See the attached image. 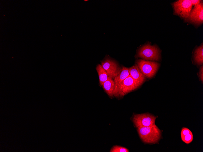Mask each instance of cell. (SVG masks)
I'll use <instances>...</instances> for the list:
<instances>
[{"label":"cell","mask_w":203,"mask_h":152,"mask_svg":"<svg viewBox=\"0 0 203 152\" xmlns=\"http://www.w3.org/2000/svg\"><path fill=\"white\" fill-rule=\"evenodd\" d=\"M137 131L142 141L146 143H157L161 136L160 130L155 124L149 127H138Z\"/></svg>","instance_id":"cell-1"},{"label":"cell","mask_w":203,"mask_h":152,"mask_svg":"<svg viewBox=\"0 0 203 152\" xmlns=\"http://www.w3.org/2000/svg\"><path fill=\"white\" fill-rule=\"evenodd\" d=\"M160 53V49L156 45L147 43L139 48L137 56L146 61H159L161 57Z\"/></svg>","instance_id":"cell-2"},{"label":"cell","mask_w":203,"mask_h":152,"mask_svg":"<svg viewBox=\"0 0 203 152\" xmlns=\"http://www.w3.org/2000/svg\"><path fill=\"white\" fill-rule=\"evenodd\" d=\"M136 63L144 75L149 78L155 75L160 66L158 62L140 59L137 60Z\"/></svg>","instance_id":"cell-3"},{"label":"cell","mask_w":203,"mask_h":152,"mask_svg":"<svg viewBox=\"0 0 203 152\" xmlns=\"http://www.w3.org/2000/svg\"><path fill=\"white\" fill-rule=\"evenodd\" d=\"M173 6L175 14L186 19L190 15L192 5L190 0H179L174 2Z\"/></svg>","instance_id":"cell-4"},{"label":"cell","mask_w":203,"mask_h":152,"mask_svg":"<svg viewBox=\"0 0 203 152\" xmlns=\"http://www.w3.org/2000/svg\"><path fill=\"white\" fill-rule=\"evenodd\" d=\"M101 65L107 73L109 77L113 79L122 71V68L115 60L107 57L101 62Z\"/></svg>","instance_id":"cell-5"},{"label":"cell","mask_w":203,"mask_h":152,"mask_svg":"<svg viewBox=\"0 0 203 152\" xmlns=\"http://www.w3.org/2000/svg\"><path fill=\"white\" fill-rule=\"evenodd\" d=\"M156 118V117L149 113L137 114L134 116L133 121L137 128L149 127L155 124Z\"/></svg>","instance_id":"cell-6"},{"label":"cell","mask_w":203,"mask_h":152,"mask_svg":"<svg viewBox=\"0 0 203 152\" xmlns=\"http://www.w3.org/2000/svg\"><path fill=\"white\" fill-rule=\"evenodd\" d=\"M140 85L129 75L123 80L119 88L118 97L125 95L138 88Z\"/></svg>","instance_id":"cell-7"},{"label":"cell","mask_w":203,"mask_h":152,"mask_svg":"<svg viewBox=\"0 0 203 152\" xmlns=\"http://www.w3.org/2000/svg\"><path fill=\"white\" fill-rule=\"evenodd\" d=\"M191 22L196 25H200L203 22V4L202 2L194 5L187 18Z\"/></svg>","instance_id":"cell-8"},{"label":"cell","mask_w":203,"mask_h":152,"mask_svg":"<svg viewBox=\"0 0 203 152\" xmlns=\"http://www.w3.org/2000/svg\"><path fill=\"white\" fill-rule=\"evenodd\" d=\"M129 75V68L123 66L120 73L113 79L115 83L113 96L118 97L119 88L123 80Z\"/></svg>","instance_id":"cell-9"},{"label":"cell","mask_w":203,"mask_h":152,"mask_svg":"<svg viewBox=\"0 0 203 152\" xmlns=\"http://www.w3.org/2000/svg\"><path fill=\"white\" fill-rule=\"evenodd\" d=\"M129 75L140 86L145 81L146 77L136 63L129 68Z\"/></svg>","instance_id":"cell-10"},{"label":"cell","mask_w":203,"mask_h":152,"mask_svg":"<svg viewBox=\"0 0 203 152\" xmlns=\"http://www.w3.org/2000/svg\"><path fill=\"white\" fill-rule=\"evenodd\" d=\"M102 86L109 96L112 97L113 96L115 83L112 79L108 77L107 80L103 83Z\"/></svg>","instance_id":"cell-11"},{"label":"cell","mask_w":203,"mask_h":152,"mask_svg":"<svg viewBox=\"0 0 203 152\" xmlns=\"http://www.w3.org/2000/svg\"><path fill=\"white\" fill-rule=\"evenodd\" d=\"M96 69L99 78V84L102 86L103 83L108 79V75L101 64H98L96 66Z\"/></svg>","instance_id":"cell-12"},{"label":"cell","mask_w":203,"mask_h":152,"mask_svg":"<svg viewBox=\"0 0 203 152\" xmlns=\"http://www.w3.org/2000/svg\"><path fill=\"white\" fill-rule=\"evenodd\" d=\"M194 58L195 62L198 65H201L203 64V45L202 44L195 50Z\"/></svg>","instance_id":"cell-13"},{"label":"cell","mask_w":203,"mask_h":152,"mask_svg":"<svg viewBox=\"0 0 203 152\" xmlns=\"http://www.w3.org/2000/svg\"><path fill=\"white\" fill-rule=\"evenodd\" d=\"M111 152H128L129 150L126 148L118 146L113 147L110 150Z\"/></svg>","instance_id":"cell-14"},{"label":"cell","mask_w":203,"mask_h":152,"mask_svg":"<svg viewBox=\"0 0 203 152\" xmlns=\"http://www.w3.org/2000/svg\"><path fill=\"white\" fill-rule=\"evenodd\" d=\"M183 141L187 144H189L192 142L193 139V135L192 132L188 134L181 138Z\"/></svg>","instance_id":"cell-15"},{"label":"cell","mask_w":203,"mask_h":152,"mask_svg":"<svg viewBox=\"0 0 203 152\" xmlns=\"http://www.w3.org/2000/svg\"><path fill=\"white\" fill-rule=\"evenodd\" d=\"M191 132L188 129L185 127H183L181 131V138H183L184 136Z\"/></svg>","instance_id":"cell-16"},{"label":"cell","mask_w":203,"mask_h":152,"mask_svg":"<svg viewBox=\"0 0 203 152\" xmlns=\"http://www.w3.org/2000/svg\"><path fill=\"white\" fill-rule=\"evenodd\" d=\"M199 77L201 80L203 82V67L202 66L200 68L199 72Z\"/></svg>","instance_id":"cell-17"},{"label":"cell","mask_w":203,"mask_h":152,"mask_svg":"<svg viewBox=\"0 0 203 152\" xmlns=\"http://www.w3.org/2000/svg\"><path fill=\"white\" fill-rule=\"evenodd\" d=\"M191 2L192 3V6L193 5H195L199 4L201 2V0H190Z\"/></svg>","instance_id":"cell-18"},{"label":"cell","mask_w":203,"mask_h":152,"mask_svg":"<svg viewBox=\"0 0 203 152\" xmlns=\"http://www.w3.org/2000/svg\"><path fill=\"white\" fill-rule=\"evenodd\" d=\"M88 1V0H84V1Z\"/></svg>","instance_id":"cell-19"}]
</instances>
